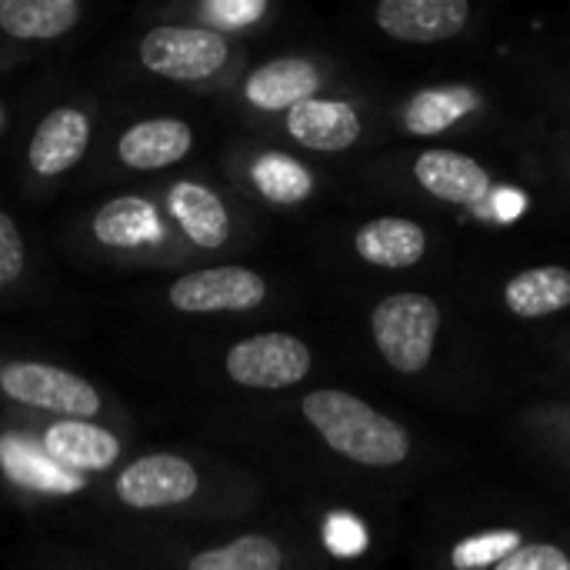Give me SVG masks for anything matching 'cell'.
Segmentation results:
<instances>
[{"mask_svg": "<svg viewBox=\"0 0 570 570\" xmlns=\"http://www.w3.org/2000/svg\"><path fill=\"white\" fill-rule=\"evenodd\" d=\"M304 417L331 451L364 468H394L411 454L407 431L377 414L367 401L344 391H314L304 397Z\"/></svg>", "mask_w": 570, "mask_h": 570, "instance_id": "obj_1", "label": "cell"}, {"mask_svg": "<svg viewBox=\"0 0 570 570\" xmlns=\"http://www.w3.org/2000/svg\"><path fill=\"white\" fill-rule=\"evenodd\" d=\"M381 357L397 374H417L431 364L441 311L428 294H391L371 314Z\"/></svg>", "mask_w": 570, "mask_h": 570, "instance_id": "obj_2", "label": "cell"}, {"mask_svg": "<svg viewBox=\"0 0 570 570\" xmlns=\"http://www.w3.org/2000/svg\"><path fill=\"white\" fill-rule=\"evenodd\" d=\"M0 391L10 401L60 414L63 421H90L100 414V394L80 374L53 364H7L0 371Z\"/></svg>", "mask_w": 570, "mask_h": 570, "instance_id": "obj_3", "label": "cell"}, {"mask_svg": "<svg viewBox=\"0 0 570 570\" xmlns=\"http://www.w3.org/2000/svg\"><path fill=\"white\" fill-rule=\"evenodd\" d=\"M140 63L167 80H207L227 63V40L210 27H154L140 40Z\"/></svg>", "mask_w": 570, "mask_h": 570, "instance_id": "obj_4", "label": "cell"}, {"mask_svg": "<svg viewBox=\"0 0 570 570\" xmlns=\"http://www.w3.org/2000/svg\"><path fill=\"white\" fill-rule=\"evenodd\" d=\"M227 377L254 391H284L307 377L311 351L291 334H257L227 351Z\"/></svg>", "mask_w": 570, "mask_h": 570, "instance_id": "obj_5", "label": "cell"}, {"mask_svg": "<svg viewBox=\"0 0 570 570\" xmlns=\"http://www.w3.org/2000/svg\"><path fill=\"white\" fill-rule=\"evenodd\" d=\"M264 297H267L264 277L234 264L184 274L167 291L170 307H177L180 314H227V311L244 314L261 307Z\"/></svg>", "mask_w": 570, "mask_h": 570, "instance_id": "obj_6", "label": "cell"}, {"mask_svg": "<svg viewBox=\"0 0 570 570\" xmlns=\"http://www.w3.org/2000/svg\"><path fill=\"white\" fill-rule=\"evenodd\" d=\"M200 488L194 464L177 454H150L124 468L117 478V498L134 511H157L187 504Z\"/></svg>", "mask_w": 570, "mask_h": 570, "instance_id": "obj_7", "label": "cell"}, {"mask_svg": "<svg viewBox=\"0 0 570 570\" xmlns=\"http://www.w3.org/2000/svg\"><path fill=\"white\" fill-rule=\"evenodd\" d=\"M471 7L464 0H384L377 27L407 43H438L464 30Z\"/></svg>", "mask_w": 570, "mask_h": 570, "instance_id": "obj_8", "label": "cell"}, {"mask_svg": "<svg viewBox=\"0 0 570 570\" xmlns=\"http://www.w3.org/2000/svg\"><path fill=\"white\" fill-rule=\"evenodd\" d=\"M87 144H90L87 114L80 107H57L33 130V140L27 147V160H30L33 174L57 177L83 157Z\"/></svg>", "mask_w": 570, "mask_h": 570, "instance_id": "obj_9", "label": "cell"}, {"mask_svg": "<svg viewBox=\"0 0 570 570\" xmlns=\"http://www.w3.org/2000/svg\"><path fill=\"white\" fill-rule=\"evenodd\" d=\"M417 184L448 200V204H464V207H481L491 197V177L488 170L454 150H424L414 164Z\"/></svg>", "mask_w": 570, "mask_h": 570, "instance_id": "obj_10", "label": "cell"}, {"mask_svg": "<svg viewBox=\"0 0 570 570\" xmlns=\"http://www.w3.org/2000/svg\"><path fill=\"white\" fill-rule=\"evenodd\" d=\"M194 147V130L184 120L157 117L127 127L117 140V157L134 170H160L184 160Z\"/></svg>", "mask_w": 570, "mask_h": 570, "instance_id": "obj_11", "label": "cell"}, {"mask_svg": "<svg viewBox=\"0 0 570 570\" xmlns=\"http://www.w3.org/2000/svg\"><path fill=\"white\" fill-rule=\"evenodd\" d=\"M321 87V73L304 57H281L257 67L247 77V100L261 110H294L304 100H314Z\"/></svg>", "mask_w": 570, "mask_h": 570, "instance_id": "obj_12", "label": "cell"}, {"mask_svg": "<svg viewBox=\"0 0 570 570\" xmlns=\"http://www.w3.org/2000/svg\"><path fill=\"white\" fill-rule=\"evenodd\" d=\"M287 130L297 144L311 150H347L361 137V117L341 100H304L287 110Z\"/></svg>", "mask_w": 570, "mask_h": 570, "instance_id": "obj_13", "label": "cell"}, {"mask_svg": "<svg viewBox=\"0 0 570 570\" xmlns=\"http://www.w3.org/2000/svg\"><path fill=\"white\" fill-rule=\"evenodd\" d=\"M43 451L67 471H107L120 458V441L90 421H57L43 434Z\"/></svg>", "mask_w": 570, "mask_h": 570, "instance_id": "obj_14", "label": "cell"}, {"mask_svg": "<svg viewBox=\"0 0 570 570\" xmlns=\"http://www.w3.org/2000/svg\"><path fill=\"white\" fill-rule=\"evenodd\" d=\"M357 254L374 264V267H387V271H401V267H414L424 250H428V234L404 217H377L371 224H364L354 237Z\"/></svg>", "mask_w": 570, "mask_h": 570, "instance_id": "obj_15", "label": "cell"}, {"mask_svg": "<svg viewBox=\"0 0 570 570\" xmlns=\"http://www.w3.org/2000/svg\"><path fill=\"white\" fill-rule=\"evenodd\" d=\"M170 214L177 217L184 234L204 250L220 247L230 234V217H227L224 200L204 184H194V180L177 184L170 190Z\"/></svg>", "mask_w": 570, "mask_h": 570, "instance_id": "obj_16", "label": "cell"}, {"mask_svg": "<svg viewBox=\"0 0 570 570\" xmlns=\"http://www.w3.org/2000/svg\"><path fill=\"white\" fill-rule=\"evenodd\" d=\"M94 234L107 247H147L164 237L157 210L144 197H117L107 200L94 214Z\"/></svg>", "mask_w": 570, "mask_h": 570, "instance_id": "obj_17", "label": "cell"}, {"mask_svg": "<svg viewBox=\"0 0 570 570\" xmlns=\"http://www.w3.org/2000/svg\"><path fill=\"white\" fill-rule=\"evenodd\" d=\"M80 20L77 0H0V27L17 40H53Z\"/></svg>", "mask_w": 570, "mask_h": 570, "instance_id": "obj_18", "label": "cell"}, {"mask_svg": "<svg viewBox=\"0 0 570 570\" xmlns=\"http://www.w3.org/2000/svg\"><path fill=\"white\" fill-rule=\"evenodd\" d=\"M504 301L524 321L558 314V311L570 307V271L568 267H554V264L551 267H531L508 284Z\"/></svg>", "mask_w": 570, "mask_h": 570, "instance_id": "obj_19", "label": "cell"}, {"mask_svg": "<svg viewBox=\"0 0 570 570\" xmlns=\"http://www.w3.org/2000/svg\"><path fill=\"white\" fill-rule=\"evenodd\" d=\"M478 94L468 87H444V90H421L407 110H404V124L411 134L417 137H431L448 130L454 120H461L468 110H474Z\"/></svg>", "mask_w": 570, "mask_h": 570, "instance_id": "obj_20", "label": "cell"}, {"mask_svg": "<svg viewBox=\"0 0 570 570\" xmlns=\"http://www.w3.org/2000/svg\"><path fill=\"white\" fill-rule=\"evenodd\" d=\"M281 548L264 534H244L224 548H210L190 558L187 570H281Z\"/></svg>", "mask_w": 570, "mask_h": 570, "instance_id": "obj_21", "label": "cell"}, {"mask_svg": "<svg viewBox=\"0 0 570 570\" xmlns=\"http://www.w3.org/2000/svg\"><path fill=\"white\" fill-rule=\"evenodd\" d=\"M0 451H3V464L10 471V478H17L20 484H33L40 491H53V494H73L83 488V481L73 471L60 468L53 458L37 454L17 441H3Z\"/></svg>", "mask_w": 570, "mask_h": 570, "instance_id": "obj_22", "label": "cell"}, {"mask_svg": "<svg viewBox=\"0 0 570 570\" xmlns=\"http://www.w3.org/2000/svg\"><path fill=\"white\" fill-rule=\"evenodd\" d=\"M254 184L274 204H301L311 197V187H314L307 167H301L294 157H284V154H264L254 164Z\"/></svg>", "mask_w": 570, "mask_h": 570, "instance_id": "obj_23", "label": "cell"}, {"mask_svg": "<svg viewBox=\"0 0 570 570\" xmlns=\"http://www.w3.org/2000/svg\"><path fill=\"white\" fill-rule=\"evenodd\" d=\"M521 548V534L518 531H484L474 534L468 541H461L451 554L454 568L458 570H481V568H498L504 558H511Z\"/></svg>", "mask_w": 570, "mask_h": 570, "instance_id": "obj_24", "label": "cell"}, {"mask_svg": "<svg viewBox=\"0 0 570 570\" xmlns=\"http://www.w3.org/2000/svg\"><path fill=\"white\" fill-rule=\"evenodd\" d=\"M494 570H570V558L554 544H524Z\"/></svg>", "mask_w": 570, "mask_h": 570, "instance_id": "obj_25", "label": "cell"}, {"mask_svg": "<svg viewBox=\"0 0 570 570\" xmlns=\"http://www.w3.org/2000/svg\"><path fill=\"white\" fill-rule=\"evenodd\" d=\"M324 541H327V548H331L334 554L354 558V554H361V551L367 548V531H364V524H361L357 518H351V514H334V518L327 521V528H324Z\"/></svg>", "mask_w": 570, "mask_h": 570, "instance_id": "obj_26", "label": "cell"}, {"mask_svg": "<svg viewBox=\"0 0 570 570\" xmlns=\"http://www.w3.org/2000/svg\"><path fill=\"white\" fill-rule=\"evenodd\" d=\"M23 240H20V230L17 224L10 220V214L0 210V291H7L20 271H23Z\"/></svg>", "mask_w": 570, "mask_h": 570, "instance_id": "obj_27", "label": "cell"}, {"mask_svg": "<svg viewBox=\"0 0 570 570\" xmlns=\"http://www.w3.org/2000/svg\"><path fill=\"white\" fill-rule=\"evenodd\" d=\"M264 10H267V7H264L261 0H217V3L207 7V13H210L220 27H234V30H240V27L261 20Z\"/></svg>", "mask_w": 570, "mask_h": 570, "instance_id": "obj_28", "label": "cell"}, {"mask_svg": "<svg viewBox=\"0 0 570 570\" xmlns=\"http://www.w3.org/2000/svg\"><path fill=\"white\" fill-rule=\"evenodd\" d=\"M524 207H528V197H524L521 190L501 187V190L494 194V214H498L501 220H514V217H521V214H524Z\"/></svg>", "mask_w": 570, "mask_h": 570, "instance_id": "obj_29", "label": "cell"}]
</instances>
